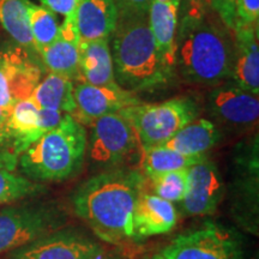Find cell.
<instances>
[{
  "label": "cell",
  "mask_w": 259,
  "mask_h": 259,
  "mask_svg": "<svg viewBox=\"0 0 259 259\" xmlns=\"http://www.w3.org/2000/svg\"><path fill=\"white\" fill-rule=\"evenodd\" d=\"M93 259H127V258L124 257V255H121L120 253H116V252L106 251L105 248L102 247V250L100 251Z\"/></svg>",
  "instance_id": "e575fe53"
},
{
  "label": "cell",
  "mask_w": 259,
  "mask_h": 259,
  "mask_svg": "<svg viewBox=\"0 0 259 259\" xmlns=\"http://www.w3.org/2000/svg\"><path fill=\"white\" fill-rule=\"evenodd\" d=\"M79 74L80 82L92 85H118L114 78L109 40L80 42Z\"/></svg>",
  "instance_id": "ffe728a7"
},
{
  "label": "cell",
  "mask_w": 259,
  "mask_h": 259,
  "mask_svg": "<svg viewBox=\"0 0 259 259\" xmlns=\"http://www.w3.org/2000/svg\"><path fill=\"white\" fill-rule=\"evenodd\" d=\"M102 250L99 242L77 228H60L11 251L8 259H93Z\"/></svg>",
  "instance_id": "7c38bea8"
},
{
  "label": "cell",
  "mask_w": 259,
  "mask_h": 259,
  "mask_svg": "<svg viewBox=\"0 0 259 259\" xmlns=\"http://www.w3.org/2000/svg\"><path fill=\"white\" fill-rule=\"evenodd\" d=\"M206 11L202 0H180L181 17H196Z\"/></svg>",
  "instance_id": "836d02e7"
},
{
  "label": "cell",
  "mask_w": 259,
  "mask_h": 259,
  "mask_svg": "<svg viewBox=\"0 0 259 259\" xmlns=\"http://www.w3.org/2000/svg\"><path fill=\"white\" fill-rule=\"evenodd\" d=\"M28 17L35 52L40 56L58 38L60 25L54 12L31 2L28 4Z\"/></svg>",
  "instance_id": "484cf974"
},
{
  "label": "cell",
  "mask_w": 259,
  "mask_h": 259,
  "mask_svg": "<svg viewBox=\"0 0 259 259\" xmlns=\"http://www.w3.org/2000/svg\"><path fill=\"white\" fill-rule=\"evenodd\" d=\"M44 191L45 187L41 184L0 168V204L32 198Z\"/></svg>",
  "instance_id": "4316f807"
},
{
  "label": "cell",
  "mask_w": 259,
  "mask_h": 259,
  "mask_svg": "<svg viewBox=\"0 0 259 259\" xmlns=\"http://www.w3.org/2000/svg\"><path fill=\"white\" fill-rule=\"evenodd\" d=\"M206 107L213 121L231 131H248L258 124V95L233 82L213 87L209 93Z\"/></svg>",
  "instance_id": "8fae6325"
},
{
  "label": "cell",
  "mask_w": 259,
  "mask_h": 259,
  "mask_svg": "<svg viewBox=\"0 0 259 259\" xmlns=\"http://www.w3.org/2000/svg\"><path fill=\"white\" fill-rule=\"evenodd\" d=\"M90 127L87 154L99 169L124 167L141 149L132 126L119 113L96 119Z\"/></svg>",
  "instance_id": "ba28073f"
},
{
  "label": "cell",
  "mask_w": 259,
  "mask_h": 259,
  "mask_svg": "<svg viewBox=\"0 0 259 259\" xmlns=\"http://www.w3.org/2000/svg\"><path fill=\"white\" fill-rule=\"evenodd\" d=\"M34 54L19 45L0 48V111L8 116L15 103L29 99L42 79L44 64Z\"/></svg>",
  "instance_id": "30bf717a"
},
{
  "label": "cell",
  "mask_w": 259,
  "mask_h": 259,
  "mask_svg": "<svg viewBox=\"0 0 259 259\" xmlns=\"http://www.w3.org/2000/svg\"><path fill=\"white\" fill-rule=\"evenodd\" d=\"M234 38L221 18L206 10L196 17L179 19L176 72L185 82L218 85L231 79Z\"/></svg>",
  "instance_id": "7a4b0ae2"
},
{
  "label": "cell",
  "mask_w": 259,
  "mask_h": 259,
  "mask_svg": "<svg viewBox=\"0 0 259 259\" xmlns=\"http://www.w3.org/2000/svg\"><path fill=\"white\" fill-rule=\"evenodd\" d=\"M252 259H258V254H255V257H253Z\"/></svg>",
  "instance_id": "f35d334b"
},
{
  "label": "cell",
  "mask_w": 259,
  "mask_h": 259,
  "mask_svg": "<svg viewBox=\"0 0 259 259\" xmlns=\"http://www.w3.org/2000/svg\"><path fill=\"white\" fill-rule=\"evenodd\" d=\"M144 259H164V257L161 253H155L153 255H150V257H145Z\"/></svg>",
  "instance_id": "74e56055"
},
{
  "label": "cell",
  "mask_w": 259,
  "mask_h": 259,
  "mask_svg": "<svg viewBox=\"0 0 259 259\" xmlns=\"http://www.w3.org/2000/svg\"><path fill=\"white\" fill-rule=\"evenodd\" d=\"M222 134L215 122L197 118L177 132L164 147L186 156H203L221 141Z\"/></svg>",
  "instance_id": "44dd1931"
},
{
  "label": "cell",
  "mask_w": 259,
  "mask_h": 259,
  "mask_svg": "<svg viewBox=\"0 0 259 259\" xmlns=\"http://www.w3.org/2000/svg\"><path fill=\"white\" fill-rule=\"evenodd\" d=\"M64 206L54 200H29L0 210V254L44 238L66 225Z\"/></svg>",
  "instance_id": "8992f818"
},
{
  "label": "cell",
  "mask_w": 259,
  "mask_h": 259,
  "mask_svg": "<svg viewBox=\"0 0 259 259\" xmlns=\"http://www.w3.org/2000/svg\"><path fill=\"white\" fill-rule=\"evenodd\" d=\"M147 180L150 181L151 189L157 197L173 204L184 199L189 186L187 168L158 174Z\"/></svg>",
  "instance_id": "83f0119b"
},
{
  "label": "cell",
  "mask_w": 259,
  "mask_h": 259,
  "mask_svg": "<svg viewBox=\"0 0 259 259\" xmlns=\"http://www.w3.org/2000/svg\"><path fill=\"white\" fill-rule=\"evenodd\" d=\"M206 10L213 12L221 18L223 24L228 28V30L233 31L236 24V15L229 9L227 0H202Z\"/></svg>",
  "instance_id": "f546056e"
},
{
  "label": "cell",
  "mask_w": 259,
  "mask_h": 259,
  "mask_svg": "<svg viewBox=\"0 0 259 259\" xmlns=\"http://www.w3.org/2000/svg\"><path fill=\"white\" fill-rule=\"evenodd\" d=\"M203 156H186L176 150L161 145L142 150V173L147 179L167 171L185 169L199 162Z\"/></svg>",
  "instance_id": "cb8c5ba5"
},
{
  "label": "cell",
  "mask_w": 259,
  "mask_h": 259,
  "mask_svg": "<svg viewBox=\"0 0 259 259\" xmlns=\"http://www.w3.org/2000/svg\"><path fill=\"white\" fill-rule=\"evenodd\" d=\"M180 19V0H150L148 8L149 27L164 64L176 72L177 35Z\"/></svg>",
  "instance_id": "e0dca14e"
},
{
  "label": "cell",
  "mask_w": 259,
  "mask_h": 259,
  "mask_svg": "<svg viewBox=\"0 0 259 259\" xmlns=\"http://www.w3.org/2000/svg\"><path fill=\"white\" fill-rule=\"evenodd\" d=\"M118 19L112 0H80L76 11L77 30L82 41L109 40Z\"/></svg>",
  "instance_id": "d6986e66"
},
{
  "label": "cell",
  "mask_w": 259,
  "mask_h": 259,
  "mask_svg": "<svg viewBox=\"0 0 259 259\" xmlns=\"http://www.w3.org/2000/svg\"><path fill=\"white\" fill-rule=\"evenodd\" d=\"M177 222L178 211L173 203L143 191L136 203L132 218L134 240L166 234L177 226Z\"/></svg>",
  "instance_id": "ac0fdd59"
},
{
  "label": "cell",
  "mask_w": 259,
  "mask_h": 259,
  "mask_svg": "<svg viewBox=\"0 0 259 259\" xmlns=\"http://www.w3.org/2000/svg\"><path fill=\"white\" fill-rule=\"evenodd\" d=\"M82 40L77 30L74 14L65 17L60 25L59 35L53 44L41 52L42 64L52 73L60 74L73 82H78L79 45Z\"/></svg>",
  "instance_id": "9a60e30c"
},
{
  "label": "cell",
  "mask_w": 259,
  "mask_h": 259,
  "mask_svg": "<svg viewBox=\"0 0 259 259\" xmlns=\"http://www.w3.org/2000/svg\"><path fill=\"white\" fill-rule=\"evenodd\" d=\"M73 80L48 72L32 92L30 99L40 109H53L71 114L74 111Z\"/></svg>",
  "instance_id": "603a6c76"
},
{
  "label": "cell",
  "mask_w": 259,
  "mask_h": 259,
  "mask_svg": "<svg viewBox=\"0 0 259 259\" xmlns=\"http://www.w3.org/2000/svg\"><path fill=\"white\" fill-rule=\"evenodd\" d=\"M109 44L115 82L127 92H153L176 76L158 52L148 12H118Z\"/></svg>",
  "instance_id": "3957f363"
},
{
  "label": "cell",
  "mask_w": 259,
  "mask_h": 259,
  "mask_svg": "<svg viewBox=\"0 0 259 259\" xmlns=\"http://www.w3.org/2000/svg\"><path fill=\"white\" fill-rule=\"evenodd\" d=\"M40 108L29 99L16 102L10 112L5 127L15 139L19 155L44 135L38 126Z\"/></svg>",
  "instance_id": "7402d4cb"
},
{
  "label": "cell",
  "mask_w": 259,
  "mask_h": 259,
  "mask_svg": "<svg viewBox=\"0 0 259 259\" xmlns=\"http://www.w3.org/2000/svg\"><path fill=\"white\" fill-rule=\"evenodd\" d=\"M189 186L179 203L184 216H205L215 212L222 202L226 187L218 166L208 157L187 168Z\"/></svg>",
  "instance_id": "4fadbf2b"
},
{
  "label": "cell",
  "mask_w": 259,
  "mask_h": 259,
  "mask_svg": "<svg viewBox=\"0 0 259 259\" xmlns=\"http://www.w3.org/2000/svg\"><path fill=\"white\" fill-rule=\"evenodd\" d=\"M232 34L234 38L232 82L254 95H259L258 27L236 22Z\"/></svg>",
  "instance_id": "2e32d148"
},
{
  "label": "cell",
  "mask_w": 259,
  "mask_h": 259,
  "mask_svg": "<svg viewBox=\"0 0 259 259\" xmlns=\"http://www.w3.org/2000/svg\"><path fill=\"white\" fill-rule=\"evenodd\" d=\"M227 3H228V6H229V9L232 10V12H234V14L236 15V12H235V0H227Z\"/></svg>",
  "instance_id": "8d00e7d4"
},
{
  "label": "cell",
  "mask_w": 259,
  "mask_h": 259,
  "mask_svg": "<svg viewBox=\"0 0 259 259\" xmlns=\"http://www.w3.org/2000/svg\"><path fill=\"white\" fill-rule=\"evenodd\" d=\"M8 118H9V116L6 115L4 112L0 111V130H2L5 126L6 121H8Z\"/></svg>",
  "instance_id": "d590c367"
},
{
  "label": "cell",
  "mask_w": 259,
  "mask_h": 259,
  "mask_svg": "<svg viewBox=\"0 0 259 259\" xmlns=\"http://www.w3.org/2000/svg\"><path fill=\"white\" fill-rule=\"evenodd\" d=\"M65 114L67 113L53 111V109H40L38 111V126H40L41 131L46 134L50 130L57 127L63 120Z\"/></svg>",
  "instance_id": "1f68e13d"
},
{
  "label": "cell",
  "mask_w": 259,
  "mask_h": 259,
  "mask_svg": "<svg viewBox=\"0 0 259 259\" xmlns=\"http://www.w3.org/2000/svg\"><path fill=\"white\" fill-rule=\"evenodd\" d=\"M85 127L72 115L65 114L57 127L50 130L19 155L23 177L35 183L63 181L76 177L87 155Z\"/></svg>",
  "instance_id": "277c9868"
},
{
  "label": "cell",
  "mask_w": 259,
  "mask_h": 259,
  "mask_svg": "<svg viewBox=\"0 0 259 259\" xmlns=\"http://www.w3.org/2000/svg\"><path fill=\"white\" fill-rule=\"evenodd\" d=\"M147 178L127 166L97 173L74 190L73 211L97 238L111 245L134 240V211Z\"/></svg>",
  "instance_id": "6da1fadb"
},
{
  "label": "cell",
  "mask_w": 259,
  "mask_h": 259,
  "mask_svg": "<svg viewBox=\"0 0 259 259\" xmlns=\"http://www.w3.org/2000/svg\"><path fill=\"white\" fill-rule=\"evenodd\" d=\"M164 259H242V239L234 229L205 222L196 231L178 235L162 250Z\"/></svg>",
  "instance_id": "9c48e42d"
},
{
  "label": "cell",
  "mask_w": 259,
  "mask_h": 259,
  "mask_svg": "<svg viewBox=\"0 0 259 259\" xmlns=\"http://www.w3.org/2000/svg\"><path fill=\"white\" fill-rule=\"evenodd\" d=\"M236 22L258 27L259 0H235Z\"/></svg>",
  "instance_id": "f1b7e54d"
},
{
  "label": "cell",
  "mask_w": 259,
  "mask_h": 259,
  "mask_svg": "<svg viewBox=\"0 0 259 259\" xmlns=\"http://www.w3.org/2000/svg\"><path fill=\"white\" fill-rule=\"evenodd\" d=\"M118 12H148L150 0H112Z\"/></svg>",
  "instance_id": "d6a6232c"
},
{
  "label": "cell",
  "mask_w": 259,
  "mask_h": 259,
  "mask_svg": "<svg viewBox=\"0 0 259 259\" xmlns=\"http://www.w3.org/2000/svg\"><path fill=\"white\" fill-rule=\"evenodd\" d=\"M259 151L258 136L236 147L233 158L232 215L245 231L258 235L259 211Z\"/></svg>",
  "instance_id": "52a82bcc"
},
{
  "label": "cell",
  "mask_w": 259,
  "mask_h": 259,
  "mask_svg": "<svg viewBox=\"0 0 259 259\" xmlns=\"http://www.w3.org/2000/svg\"><path fill=\"white\" fill-rule=\"evenodd\" d=\"M29 0H0V24L16 44L35 52L28 17Z\"/></svg>",
  "instance_id": "d4e9b609"
},
{
  "label": "cell",
  "mask_w": 259,
  "mask_h": 259,
  "mask_svg": "<svg viewBox=\"0 0 259 259\" xmlns=\"http://www.w3.org/2000/svg\"><path fill=\"white\" fill-rule=\"evenodd\" d=\"M73 99L74 111L70 115L83 126H90L101 116L114 114L127 107L141 103L136 94L119 85H92L80 80L73 84Z\"/></svg>",
  "instance_id": "5bb4252c"
},
{
  "label": "cell",
  "mask_w": 259,
  "mask_h": 259,
  "mask_svg": "<svg viewBox=\"0 0 259 259\" xmlns=\"http://www.w3.org/2000/svg\"><path fill=\"white\" fill-rule=\"evenodd\" d=\"M42 6L51 10L54 14L63 15L64 17L72 16L80 0H38Z\"/></svg>",
  "instance_id": "4dcf8cb0"
},
{
  "label": "cell",
  "mask_w": 259,
  "mask_h": 259,
  "mask_svg": "<svg viewBox=\"0 0 259 259\" xmlns=\"http://www.w3.org/2000/svg\"><path fill=\"white\" fill-rule=\"evenodd\" d=\"M199 105L192 97H174L167 101L127 107L119 114L134 128L141 149L164 145L178 131L198 118Z\"/></svg>",
  "instance_id": "5b68a950"
}]
</instances>
